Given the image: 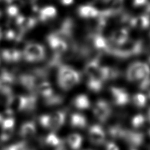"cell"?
I'll return each instance as SVG.
<instances>
[{"label": "cell", "instance_id": "cell-35", "mask_svg": "<svg viewBox=\"0 0 150 150\" xmlns=\"http://www.w3.org/2000/svg\"><path fill=\"white\" fill-rule=\"evenodd\" d=\"M6 15L10 18H15L19 13V8L13 5H8L6 8Z\"/></svg>", "mask_w": 150, "mask_h": 150}, {"label": "cell", "instance_id": "cell-44", "mask_svg": "<svg viewBox=\"0 0 150 150\" xmlns=\"http://www.w3.org/2000/svg\"><path fill=\"white\" fill-rule=\"evenodd\" d=\"M148 135H149V137H150V129L148 130Z\"/></svg>", "mask_w": 150, "mask_h": 150}, {"label": "cell", "instance_id": "cell-20", "mask_svg": "<svg viewBox=\"0 0 150 150\" xmlns=\"http://www.w3.org/2000/svg\"><path fill=\"white\" fill-rule=\"evenodd\" d=\"M36 90L37 91V93L43 98V99L50 97L54 93L52 84L46 80L40 81Z\"/></svg>", "mask_w": 150, "mask_h": 150}, {"label": "cell", "instance_id": "cell-9", "mask_svg": "<svg viewBox=\"0 0 150 150\" xmlns=\"http://www.w3.org/2000/svg\"><path fill=\"white\" fill-rule=\"evenodd\" d=\"M110 91L114 104L118 106H124L129 102V95L125 88L111 87L110 88Z\"/></svg>", "mask_w": 150, "mask_h": 150}, {"label": "cell", "instance_id": "cell-5", "mask_svg": "<svg viewBox=\"0 0 150 150\" xmlns=\"http://www.w3.org/2000/svg\"><path fill=\"white\" fill-rule=\"evenodd\" d=\"M27 97L23 95H13L6 98L5 114L6 117L12 116L16 112L25 111Z\"/></svg>", "mask_w": 150, "mask_h": 150}, {"label": "cell", "instance_id": "cell-47", "mask_svg": "<svg viewBox=\"0 0 150 150\" xmlns=\"http://www.w3.org/2000/svg\"><path fill=\"white\" fill-rule=\"evenodd\" d=\"M84 150H93V149H84Z\"/></svg>", "mask_w": 150, "mask_h": 150}, {"label": "cell", "instance_id": "cell-19", "mask_svg": "<svg viewBox=\"0 0 150 150\" xmlns=\"http://www.w3.org/2000/svg\"><path fill=\"white\" fill-rule=\"evenodd\" d=\"M70 124L71 127L78 129H83L87 126V121L86 117L79 112L73 113L70 115Z\"/></svg>", "mask_w": 150, "mask_h": 150}, {"label": "cell", "instance_id": "cell-8", "mask_svg": "<svg viewBox=\"0 0 150 150\" xmlns=\"http://www.w3.org/2000/svg\"><path fill=\"white\" fill-rule=\"evenodd\" d=\"M122 139L125 141L131 148H136L142 145L145 137L141 132L126 129Z\"/></svg>", "mask_w": 150, "mask_h": 150}, {"label": "cell", "instance_id": "cell-31", "mask_svg": "<svg viewBox=\"0 0 150 150\" xmlns=\"http://www.w3.org/2000/svg\"><path fill=\"white\" fill-rule=\"evenodd\" d=\"M134 104L138 108H143L147 102V97L142 93H137L132 97Z\"/></svg>", "mask_w": 150, "mask_h": 150}, {"label": "cell", "instance_id": "cell-25", "mask_svg": "<svg viewBox=\"0 0 150 150\" xmlns=\"http://www.w3.org/2000/svg\"><path fill=\"white\" fill-rule=\"evenodd\" d=\"M126 128L120 125H114L108 128V132L110 136L115 139H122L125 134Z\"/></svg>", "mask_w": 150, "mask_h": 150}, {"label": "cell", "instance_id": "cell-23", "mask_svg": "<svg viewBox=\"0 0 150 150\" xmlns=\"http://www.w3.org/2000/svg\"><path fill=\"white\" fill-rule=\"evenodd\" d=\"M68 145L73 150H79L82 144V137L77 133H73L67 137L66 141Z\"/></svg>", "mask_w": 150, "mask_h": 150}, {"label": "cell", "instance_id": "cell-48", "mask_svg": "<svg viewBox=\"0 0 150 150\" xmlns=\"http://www.w3.org/2000/svg\"><path fill=\"white\" fill-rule=\"evenodd\" d=\"M149 38H150V32H149Z\"/></svg>", "mask_w": 150, "mask_h": 150}, {"label": "cell", "instance_id": "cell-46", "mask_svg": "<svg viewBox=\"0 0 150 150\" xmlns=\"http://www.w3.org/2000/svg\"><path fill=\"white\" fill-rule=\"evenodd\" d=\"M148 150H150V145H149L148 146Z\"/></svg>", "mask_w": 150, "mask_h": 150}, {"label": "cell", "instance_id": "cell-15", "mask_svg": "<svg viewBox=\"0 0 150 150\" xmlns=\"http://www.w3.org/2000/svg\"><path fill=\"white\" fill-rule=\"evenodd\" d=\"M78 15L84 19H93L98 16L100 11L91 5H80L77 9Z\"/></svg>", "mask_w": 150, "mask_h": 150}, {"label": "cell", "instance_id": "cell-1", "mask_svg": "<svg viewBox=\"0 0 150 150\" xmlns=\"http://www.w3.org/2000/svg\"><path fill=\"white\" fill-rule=\"evenodd\" d=\"M58 67L57 81L62 90L69 91L79 83L81 76L78 71L66 64H61Z\"/></svg>", "mask_w": 150, "mask_h": 150}, {"label": "cell", "instance_id": "cell-29", "mask_svg": "<svg viewBox=\"0 0 150 150\" xmlns=\"http://www.w3.org/2000/svg\"><path fill=\"white\" fill-rule=\"evenodd\" d=\"M44 100V104L47 106H54L63 103L64 100V97L57 94H53L50 97L43 99Z\"/></svg>", "mask_w": 150, "mask_h": 150}, {"label": "cell", "instance_id": "cell-2", "mask_svg": "<svg viewBox=\"0 0 150 150\" xmlns=\"http://www.w3.org/2000/svg\"><path fill=\"white\" fill-rule=\"evenodd\" d=\"M144 44L141 40H128L119 46H112L109 54L120 58L127 59L141 53Z\"/></svg>", "mask_w": 150, "mask_h": 150}, {"label": "cell", "instance_id": "cell-21", "mask_svg": "<svg viewBox=\"0 0 150 150\" xmlns=\"http://www.w3.org/2000/svg\"><path fill=\"white\" fill-rule=\"evenodd\" d=\"M72 103L74 107L79 110H86L90 107V101L88 97L83 94L75 97Z\"/></svg>", "mask_w": 150, "mask_h": 150}, {"label": "cell", "instance_id": "cell-27", "mask_svg": "<svg viewBox=\"0 0 150 150\" xmlns=\"http://www.w3.org/2000/svg\"><path fill=\"white\" fill-rule=\"evenodd\" d=\"M36 23L37 20L36 18L33 17H25V19H23L22 23L19 26L21 29V32L23 33L26 31L32 29L36 26Z\"/></svg>", "mask_w": 150, "mask_h": 150}, {"label": "cell", "instance_id": "cell-36", "mask_svg": "<svg viewBox=\"0 0 150 150\" xmlns=\"http://www.w3.org/2000/svg\"><path fill=\"white\" fill-rule=\"evenodd\" d=\"M105 150H119L118 146L112 142H108L105 146Z\"/></svg>", "mask_w": 150, "mask_h": 150}, {"label": "cell", "instance_id": "cell-34", "mask_svg": "<svg viewBox=\"0 0 150 150\" xmlns=\"http://www.w3.org/2000/svg\"><path fill=\"white\" fill-rule=\"evenodd\" d=\"M15 128H2L0 134V141L6 142L12 136Z\"/></svg>", "mask_w": 150, "mask_h": 150}, {"label": "cell", "instance_id": "cell-17", "mask_svg": "<svg viewBox=\"0 0 150 150\" xmlns=\"http://www.w3.org/2000/svg\"><path fill=\"white\" fill-rule=\"evenodd\" d=\"M36 132V124L33 121H26L23 123L19 129V135L25 139L33 137Z\"/></svg>", "mask_w": 150, "mask_h": 150}, {"label": "cell", "instance_id": "cell-6", "mask_svg": "<svg viewBox=\"0 0 150 150\" xmlns=\"http://www.w3.org/2000/svg\"><path fill=\"white\" fill-rule=\"evenodd\" d=\"M46 42L56 55L62 56L69 49L68 43L54 32L51 33L47 36Z\"/></svg>", "mask_w": 150, "mask_h": 150}, {"label": "cell", "instance_id": "cell-22", "mask_svg": "<svg viewBox=\"0 0 150 150\" xmlns=\"http://www.w3.org/2000/svg\"><path fill=\"white\" fill-rule=\"evenodd\" d=\"M107 6L106 9L110 11L114 15L121 13L124 0H104L103 2Z\"/></svg>", "mask_w": 150, "mask_h": 150}, {"label": "cell", "instance_id": "cell-39", "mask_svg": "<svg viewBox=\"0 0 150 150\" xmlns=\"http://www.w3.org/2000/svg\"><path fill=\"white\" fill-rule=\"evenodd\" d=\"M60 2L64 5H69L73 3V0H60Z\"/></svg>", "mask_w": 150, "mask_h": 150}, {"label": "cell", "instance_id": "cell-37", "mask_svg": "<svg viewBox=\"0 0 150 150\" xmlns=\"http://www.w3.org/2000/svg\"><path fill=\"white\" fill-rule=\"evenodd\" d=\"M54 150H68V149L66 146V141L62 139V141L60 142V143L54 148Z\"/></svg>", "mask_w": 150, "mask_h": 150}, {"label": "cell", "instance_id": "cell-4", "mask_svg": "<svg viewBox=\"0 0 150 150\" xmlns=\"http://www.w3.org/2000/svg\"><path fill=\"white\" fill-rule=\"evenodd\" d=\"M22 52V59L29 62H36L43 60L46 56L45 47L38 43L27 44Z\"/></svg>", "mask_w": 150, "mask_h": 150}, {"label": "cell", "instance_id": "cell-30", "mask_svg": "<svg viewBox=\"0 0 150 150\" xmlns=\"http://www.w3.org/2000/svg\"><path fill=\"white\" fill-rule=\"evenodd\" d=\"M62 140L54 132H51L45 137L44 141L47 146L55 148L60 143Z\"/></svg>", "mask_w": 150, "mask_h": 150}, {"label": "cell", "instance_id": "cell-41", "mask_svg": "<svg viewBox=\"0 0 150 150\" xmlns=\"http://www.w3.org/2000/svg\"><path fill=\"white\" fill-rule=\"evenodd\" d=\"M148 120L150 123V107L148 110Z\"/></svg>", "mask_w": 150, "mask_h": 150}, {"label": "cell", "instance_id": "cell-38", "mask_svg": "<svg viewBox=\"0 0 150 150\" xmlns=\"http://www.w3.org/2000/svg\"><path fill=\"white\" fill-rule=\"evenodd\" d=\"M147 2V0H133V6L135 7L144 5Z\"/></svg>", "mask_w": 150, "mask_h": 150}, {"label": "cell", "instance_id": "cell-18", "mask_svg": "<svg viewBox=\"0 0 150 150\" xmlns=\"http://www.w3.org/2000/svg\"><path fill=\"white\" fill-rule=\"evenodd\" d=\"M57 15L56 8L51 5H48L42 8L39 11V19L43 22H47L56 17Z\"/></svg>", "mask_w": 150, "mask_h": 150}, {"label": "cell", "instance_id": "cell-11", "mask_svg": "<svg viewBox=\"0 0 150 150\" xmlns=\"http://www.w3.org/2000/svg\"><path fill=\"white\" fill-rule=\"evenodd\" d=\"M38 80L39 78L36 75L32 74H23L18 78L20 84L31 93H34V91L36 90L38 84L40 83Z\"/></svg>", "mask_w": 150, "mask_h": 150}, {"label": "cell", "instance_id": "cell-45", "mask_svg": "<svg viewBox=\"0 0 150 150\" xmlns=\"http://www.w3.org/2000/svg\"><path fill=\"white\" fill-rule=\"evenodd\" d=\"M130 150H137L136 148H131Z\"/></svg>", "mask_w": 150, "mask_h": 150}, {"label": "cell", "instance_id": "cell-28", "mask_svg": "<svg viewBox=\"0 0 150 150\" xmlns=\"http://www.w3.org/2000/svg\"><path fill=\"white\" fill-rule=\"evenodd\" d=\"M27 100L26 105L25 107V111H32L36 108L38 97L36 94L35 93H31L29 95H26Z\"/></svg>", "mask_w": 150, "mask_h": 150}, {"label": "cell", "instance_id": "cell-16", "mask_svg": "<svg viewBox=\"0 0 150 150\" xmlns=\"http://www.w3.org/2000/svg\"><path fill=\"white\" fill-rule=\"evenodd\" d=\"M149 25V15L147 14H142L136 17H132L129 26L132 28L141 30L148 28Z\"/></svg>", "mask_w": 150, "mask_h": 150}, {"label": "cell", "instance_id": "cell-43", "mask_svg": "<svg viewBox=\"0 0 150 150\" xmlns=\"http://www.w3.org/2000/svg\"><path fill=\"white\" fill-rule=\"evenodd\" d=\"M2 36H3V33H2V30H1V29L0 28V40L1 39Z\"/></svg>", "mask_w": 150, "mask_h": 150}, {"label": "cell", "instance_id": "cell-24", "mask_svg": "<svg viewBox=\"0 0 150 150\" xmlns=\"http://www.w3.org/2000/svg\"><path fill=\"white\" fill-rule=\"evenodd\" d=\"M16 80L15 76L7 70H2L0 72V84L11 87Z\"/></svg>", "mask_w": 150, "mask_h": 150}, {"label": "cell", "instance_id": "cell-10", "mask_svg": "<svg viewBox=\"0 0 150 150\" xmlns=\"http://www.w3.org/2000/svg\"><path fill=\"white\" fill-rule=\"evenodd\" d=\"M88 138L93 144L100 145L105 141V133L100 125L94 124L88 129Z\"/></svg>", "mask_w": 150, "mask_h": 150}, {"label": "cell", "instance_id": "cell-33", "mask_svg": "<svg viewBox=\"0 0 150 150\" xmlns=\"http://www.w3.org/2000/svg\"><path fill=\"white\" fill-rule=\"evenodd\" d=\"M22 34V33H18L13 29H8L3 34V36L8 40H19L21 39Z\"/></svg>", "mask_w": 150, "mask_h": 150}, {"label": "cell", "instance_id": "cell-14", "mask_svg": "<svg viewBox=\"0 0 150 150\" xmlns=\"http://www.w3.org/2000/svg\"><path fill=\"white\" fill-rule=\"evenodd\" d=\"M52 129L56 131L61 128L64 124L66 120V112L65 110H57L55 112L49 114Z\"/></svg>", "mask_w": 150, "mask_h": 150}, {"label": "cell", "instance_id": "cell-13", "mask_svg": "<svg viewBox=\"0 0 150 150\" xmlns=\"http://www.w3.org/2000/svg\"><path fill=\"white\" fill-rule=\"evenodd\" d=\"M1 58L7 63H16L22 59V52L19 50L10 48L4 49L1 53Z\"/></svg>", "mask_w": 150, "mask_h": 150}, {"label": "cell", "instance_id": "cell-40", "mask_svg": "<svg viewBox=\"0 0 150 150\" xmlns=\"http://www.w3.org/2000/svg\"><path fill=\"white\" fill-rule=\"evenodd\" d=\"M148 62L150 63V46L148 50Z\"/></svg>", "mask_w": 150, "mask_h": 150}, {"label": "cell", "instance_id": "cell-26", "mask_svg": "<svg viewBox=\"0 0 150 150\" xmlns=\"http://www.w3.org/2000/svg\"><path fill=\"white\" fill-rule=\"evenodd\" d=\"M86 84L89 90L94 93H98L103 88V82L96 79L87 78Z\"/></svg>", "mask_w": 150, "mask_h": 150}, {"label": "cell", "instance_id": "cell-32", "mask_svg": "<svg viewBox=\"0 0 150 150\" xmlns=\"http://www.w3.org/2000/svg\"><path fill=\"white\" fill-rule=\"evenodd\" d=\"M145 122V117L143 114H139L135 115L131 120V125L134 128L142 127Z\"/></svg>", "mask_w": 150, "mask_h": 150}, {"label": "cell", "instance_id": "cell-3", "mask_svg": "<svg viewBox=\"0 0 150 150\" xmlns=\"http://www.w3.org/2000/svg\"><path fill=\"white\" fill-rule=\"evenodd\" d=\"M150 77V67L146 63L136 62L131 64L126 72V78L130 82L141 81Z\"/></svg>", "mask_w": 150, "mask_h": 150}, {"label": "cell", "instance_id": "cell-42", "mask_svg": "<svg viewBox=\"0 0 150 150\" xmlns=\"http://www.w3.org/2000/svg\"><path fill=\"white\" fill-rule=\"evenodd\" d=\"M3 116H2V115L0 113V124L2 122V120H3Z\"/></svg>", "mask_w": 150, "mask_h": 150}, {"label": "cell", "instance_id": "cell-7", "mask_svg": "<svg viewBox=\"0 0 150 150\" xmlns=\"http://www.w3.org/2000/svg\"><path fill=\"white\" fill-rule=\"evenodd\" d=\"M93 111L94 116L99 121L104 122L110 117L112 110L107 101L100 99L94 104Z\"/></svg>", "mask_w": 150, "mask_h": 150}, {"label": "cell", "instance_id": "cell-12", "mask_svg": "<svg viewBox=\"0 0 150 150\" xmlns=\"http://www.w3.org/2000/svg\"><path fill=\"white\" fill-rule=\"evenodd\" d=\"M129 38V30L126 28H120L115 30L110 37V42L119 46L128 41Z\"/></svg>", "mask_w": 150, "mask_h": 150}]
</instances>
